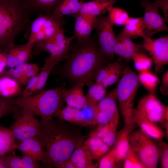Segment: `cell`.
Here are the masks:
<instances>
[{"instance_id": "33", "label": "cell", "mask_w": 168, "mask_h": 168, "mask_svg": "<svg viewBox=\"0 0 168 168\" xmlns=\"http://www.w3.org/2000/svg\"><path fill=\"white\" fill-rule=\"evenodd\" d=\"M138 77L141 84L150 93L154 94L160 82L157 76L149 70L140 72Z\"/></svg>"}, {"instance_id": "24", "label": "cell", "mask_w": 168, "mask_h": 168, "mask_svg": "<svg viewBox=\"0 0 168 168\" xmlns=\"http://www.w3.org/2000/svg\"><path fill=\"white\" fill-rule=\"evenodd\" d=\"M83 141L74 149L69 159L76 168H96V165L93 163L94 159Z\"/></svg>"}, {"instance_id": "40", "label": "cell", "mask_w": 168, "mask_h": 168, "mask_svg": "<svg viewBox=\"0 0 168 168\" xmlns=\"http://www.w3.org/2000/svg\"><path fill=\"white\" fill-rule=\"evenodd\" d=\"M123 161L124 168H145L130 147Z\"/></svg>"}, {"instance_id": "30", "label": "cell", "mask_w": 168, "mask_h": 168, "mask_svg": "<svg viewBox=\"0 0 168 168\" xmlns=\"http://www.w3.org/2000/svg\"><path fill=\"white\" fill-rule=\"evenodd\" d=\"M88 87L85 96L88 107L93 110L97 104L106 96L107 88L100 84L94 83Z\"/></svg>"}, {"instance_id": "1", "label": "cell", "mask_w": 168, "mask_h": 168, "mask_svg": "<svg viewBox=\"0 0 168 168\" xmlns=\"http://www.w3.org/2000/svg\"><path fill=\"white\" fill-rule=\"evenodd\" d=\"M40 121V130L36 137L45 152L43 166L59 168L84 140L86 137L82 133V127L53 118Z\"/></svg>"}, {"instance_id": "53", "label": "cell", "mask_w": 168, "mask_h": 168, "mask_svg": "<svg viewBox=\"0 0 168 168\" xmlns=\"http://www.w3.org/2000/svg\"><path fill=\"white\" fill-rule=\"evenodd\" d=\"M3 76H5V74L4 71L0 73V77Z\"/></svg>"}, {"instance_id": "13", "label": "cell", "mask_w": 168, "mask_h": 168, "mask_svg": "<svg viewBox=\"0 0 168 168\" xmlns=\"http://www.w3.org/2000/svg\"><path fill=\"white\" fill-rule=\"evenodd\" d=\"M40 126V120L32 115L21 112V114L9 128L16 140L19 141L36 137L39 133Z\"/></svg>"}, {"instance_id": "46", "label": "cell", "mask_w": 168, "mask_h": 168, "mask_svg": "<svg viewBox=\"0 0 168 168\" xmlns=\"http://www.w3.org/2000/svg\"><path fill=\"white\" fill-rule=\"evenodd\" d=\"M19 64L16 54V45L14 44L7 51V67L13 68Z\"/></svg>"}, {"instance_id": "14", "label": "cell", "mask_w": 168, "mask_h": 168, "mask_svg": "<svg viewBox=\"0 0 168 168\" xmlns=\"http://www.w3.org/2000/svg\"><path fill=\"white\" fill-rule=\"evenodd\" d=\"M92 112L95 126L107 124L119 113L117 101L112 93L111 92L101 100Z\"/></svg>"}, {"instance_id": "50", "label": "cell", "mask_w": 168, "mask_h": 168, "mask_svg": "<svg viewBox=\"0 0 168 168\" xmlns=\"http://www.w3.org/2000/svg\"><path fill=\"white\" fill-rule=\"evenodd\" d=\"M7 51H0V73L4 71L7 65Z\"/></svg>"}, {"instance_id": "41", "label": "cell", "mask_w": 168, "mask_h": 168, "mask_svg": "<svg viewBox=\"0 0 168 168\" xmlns=\"http://www.w3.org/2000/svg\"><path fill=\"white\" fill-rule=\"evenodd\" d=\"M124 65L122 62L105 79L101 85L107 88L116 83L122 74Z\"/></svg>"}, {"instance_id": "29", "label": "cell", "mask_w": 168, "mask_h": 168, "mask_svg": "<svg viewBox=\"0 0 168 168\" xmlns=\"http://www.w3.org/2000/svg\"><path fill=\"white\" fill-rule=\"evenodd\" d=\"M17 148L16 142L11 130L0 125V155L9 153Z\"/></svg>"}, {"instance_id": "6", "label": "cell", "mask_w": 168, "mask_h": 168, "mask_svg": "<svg viewBox=\"0 0 168 168\" xmlns=\"http://www.w3.org/2000/svg\"><path fill=\"white\" fill-rule=\"evenodd\" d=\"M129 142L130 147L145 168L157 167L160 152L156 142L139 129L132 132Z\"/></svg>"}, {"instance_id": "21", "label": "cell", "mask_w": 168, "mask_h": 168, "mask_svg": "<svg viewBox=\"0 0 168 168\" xmlns=\"http://www.w3.org/2000/svg\"><path fill=\"white\" fill-rule=\"evenodd\" d=\"M117 0H93L84 2L79 13L83 17L96 19L107 12Z\"/></svg>"}, {"instance_id": "15", "label": "cell", "mask_w": 168, "mask_h": 168, "mask_svg": "<svg viewBox=\"0 0 168 168\" xmlns=\"http://www.w3.org/2000/svg\"><path fill=\"white\" fill-rule=\"evenodd\" d=\"M143 49L142 45L134 43L131 40L124 29L116 36L114 54L126 62L132 60L134 55L138 52H142Z\"/></svg>"}, {"instance_id": "8", "label": "cell", "mask_w": 168, "mask_h": 168, "mask_svg": "<svg viewBox=\"0 0 168 168\" xmlns=\"http://www.w3.org/2000/svg\"><path fill=\"white\" fill-rule=\"evenodd\" d=\"M75 38L74 36H66L63 29L54 37L34 43L32 53L36 55L43 52L49 53L50 54L49 58L59 62L67 55L72 42Z\"/></svg>"}, {"instance_id": "25", "label": "cell", "mask_w": 168, "mask_h": 168, "mask_svg": "<svg viewBox=\"0 0 168 168\" xmlns=\"http://www.w3.org/2000/svg\"><path fill=\"white\" fill-rule=\"evenodd\" d=\"M83 0H60L53 13L52 17L58 18L63 16H73L79 12Z\"/></svg>"}, {"instance_id": "52", "label": "cell", "mask_w": 168, "mask_h": 168, "mask_svg": "<svg viewBox=\"0 0 168 168\" xmlns=\"http://www.w3.org/2000/svg\"><path fill=\"white\" fill-rule=\"evenodd\" d=\"M0 168H5V166L2 164L0 159Z\"/></svg>"}, {"instance_id": "32", "label": "cell", "mask_w": 168, "mask_h": 168, "mask_svg": "<svg viewBox=\"0 0 168 168\" xmlns=\"http://www.w3.org/2000/svg\"><path fill=\"white\" fill-rule=\"evenodd\" d=\"M124 26V29L130 38H143L145 36L143 32V17L129 18Z\"/></svg>"}, {"instance_id": "39", "label": "cell", "mask_w": 168, "mask_h": 168, "mask_svg": "<svg viewBox=\"0 0 168 168\" xmlns=\"http://www.w3.org/2000/svg\"><path fill=\"white\" fill-rule=\"evenodd\" d=\"M33 44L28 42L23 45H16V56L19 64L27 62L31 58Z\"/></svg>"}, {"instance_id": "19", "label": "cell", "mask_w": 168, "mask_h": 168, "mask_svg": "<svg viewBox=\"0 0 168 168\" xmlns=\"http://www.w3.org/2000/svg\"><path fill=\"white\" fill-rule=\"evenodd\" d=\"M132 118L137 126L152 138L158 140L162 139L164 137V133L162 130L158 125L149 120L137 107L133 109Z\"/></svg>"}, {"instance_id": "4", "label": "cell", "mask_w": 168, "mask_h": 168, "mask_svg": "<svg viewBox=\"0 0 168 168\" xmlns=\"http://www.w3.org/2000/svg\"><path fill=\"white\" fill-rule=\"evenodd\" d=\"M65 84L54 88L41 90L26 97L13 98L14 103L21 112L38 116L41 119H52L62 109L65 102L63 93Z\"/></svg>"}, {"instance_id": "11", "label": "cell", "mask_w": 168, "mask_h": 168, "mask_svg": "<svg viewBox=\"0 0 168 168\" xmlns=\"http://www.w3.org/2000/svg\"><path fill=\"white\" fill-rule=\"evenodd\" d=\"M141 5L145 10L143 32L145 36L151 38L159 32L168 31L165 20L159 12L160 5L156 1L151 3L148 0H142Z\"/></svg>"}, {"instance_id": "36", "label": "cell", "mask_w": 168, "mask_h": 168, "mask_svg": "<svg viewBox=\"0 0 168 168\" xmlns=\"http://www.w3.org/2000/svg\"><path fill=\"white\" fill-rule=\"evenodd\" d=\"M121 62V60L119 59L115 62L108 63L101 67L95 75L94 83L101 84Z\"/></svg>"}, {"instance_id": "49", "label": "cell", "mask_w": 168, "mask_h": 168, "mask_svg": "<svg viewBox=\"0 0 168 168\" xmlns=\"http://www.w3.org/2000/svg\"><path fill=\"white\" fill-rule=\"evenodd\" d=\"M159 4L160 7L162 10L167 22L168 20V0H154Z\"/></svg>"}, {"instance_id": "37", "label": "cell", "mask_w": 168, "mask_h": 168, "mask_svg": "<svg viewBox=\"0 0 168 168\" xmlns=\"http://www.w3.org/2000/svg\"><path fill=\"white\" fill-rule=\"evenodd\" d=\"M132 60L136 70L140 72L149 70L153 63L151 57L142 52L136 54Z\"/></svg>"}, {"instance_id": "44", "label": "cell", "mask_w": 168, "mask_h": 168, "mask_svg": "<svg viewBox=\"0 0 168 168\" xmlns=\"http://www.w3.org/2000/svg\"><path fill=\"white\" fill-rule=\"evenodd\" d=\"M38 74L29 79L23 89L22 97H29L36 93Z\"/></svg>"}, {"instance_id": "18", "label": "cell", "mask_w": 168, "mask_h": 168, "mask_svg": "<svg viewBox=\"0 0 168 168\" xmlns=\"http://www.w3.org/2000/svg\"><path fill=\"white\" fill-rule=\"evenodd\" d=\"M58 119L82 127L94 126L92 120L87 118L80 109L67 105L59 110L54 116Z\"/></svg>"}, {"instance_id": "12", "label": "cell", "mask_w": 168, "mask_h": 168, "mask_svg": "<svg viewBox=\"0 0 168 168\" xmlns=\"http://www.w3.org/2000/svg\"><path fill=\"white\" fill-rule=\"evenodd\" d=\"M142 46L151 56L154 65L155 72H159L168 63V36L156 39L145 36Z\"/></svg>"}, {"instance_id": "28", "label": "cell", "mask_w": 168, "mask_h": 168, "mask_svg": "<svg viewBox=\"0 0 168 168\" xmlns=\"http://www.w3.org/2000/svg\"><path fill=\"white\" fill-rule=\"evenodd\" d=\"M72 16L75 20L74 36L77 38V41L81 42L87 40L90 38V35L94 29L93 27L79 13Z\"/></svg>"}, {"instance_id": "22", "label": "cell", "mask_w": 168, "mask_h": 168, "mask_svg": "<svg viewBox=\"0 0 168 168\" xmlns=\"http://www.w3.org/2000/svg\"><path fill=\"white\" fill-rule=\"evenodd\" d=\"M119 120V113L108 123L98 126L96 129L91 132L89 136H95L99 138L111 148L115 140Z\"/></svg>"}, {"instance_id": "16", "label": "cell", "mask_w": 168, "mask_h": 168, "mask_svg": "<svg viewBox=\"0 0 168 168\" xmlns=\"http://www.w3.org/2000/svg\"><path fill=\"white\" fill-rule=\"evenodd\" d=\"M137 125L124 126L117 132L114 143L110 150L114 154L117 164L123 161L129 148V138L132 132Z\"/></svg>"}, {"instance_id": "38", "label": "cell", "mask_w": 168, "mask_h": 168, "mask_svg": "<svg viewBox=\"0 0 168 168\" xmlns=\"http://www.w3.org/2000/svg\"><path fill=\"white\" fill-rule=\"evenodd\" d=\"M20 109L14 103L13 98H8L0 96V119L11 114L18 116L20 114Z\"/></svg>"}, {"instance_id": "7", "label": "cell", "mask_w": 168, "mask_h": 168, "mask_svg": "<svg viewBox=\"0 0 168 168\" xmlns=\"http://www.w3.org/2000/svg\"><path fill=\"white\" fill-rule=\"evenodd\" d=\"M64 23L62 17L54 18L46 14H40L30 23L28 42L34 44L54 37L63 29Z\"/></svg>"}, {"instance_id": "47", "label": "cell", "mask_w": 168, "mask_h": 168, "mask_svg": "<svg viewBox=\"0 0 168 168\" xmlns=\"http://www.w3.org/2000/svg\"><path fill=\"white\" fill-rule=\"evenodd\" d=\"M15 68L16 69L23 73L39 68L36 64L29 63L27 62L20 63Z\"/></svg>"}, {"instance_id": "23", "label": "cell", "mask_w": 168, "mask_h": 168, "mask_svg": "<svg viewBox=\"0 0 168 168\" xmlns=\"http://www.w3.org/2000/svg\"><path fill=\"white\" fill-rule=\"evenodd\" d=\"M0 159L5 168H39L42 166L31 158L22 155L18 156L15 150L7 154L0 155Z\"/></svg>"}, {"instance_id": "26", "label": "cell", "mask_w": 168, "mask_h": 168, "mask_svg": "<svg viewBox=\"0 0 168 168\" xmlns=\"http://www.w3.org/2000/svg\"><path fill=\"white\" fill-rule=\"evenodd\" d=\"M83 143L94 160L99 161L111 149L101 139L95 136H89Z\"/></svg>"}, {"instance_id": "5", "label": "cell", "mask_w": 168, "mask_h": 168, "mask_svg": "<svg viewBox=\"0 0 168 168\" xmlns=\"http://www.w3.org/2000/svg\"><path fill=\"white\" fill-rule=\"evenodd\" d=\"M141 84L138 74L129 67L125 66L117 86L111 91L118 102L124 126L135 124L132 113L136 94Z\"/></svg>"}, {"instance_id": "51", "label": "cell", "mask_w": 168, "mask_h": 168, "mask_svg": "<svg viewBox=\"0 0 168 168\" xmlns=\"http://www.w3.org/2000/svg\"><path fill=\"white\" fill-rule=\"evenodd\" d=\"M59 168H76L73 163L68 159L62 164L59 167Z\"/></svg>"}, {"instance_id": "48", "label": "cell", "mask_w": 168, "mask_h": 168, "mask_svg": "<svg viewBox=\"0 0 168 168\" xmlns=\"http://www.w3.org/2000/svg\"><path fill=\"white\" fill-rule=\"evenodd\" d=\"M160 90L161 94L164 96L168 94V71L167 70L162 77V81Z\"/></svg>"}, {"instance_id": "2", "label": "cell", "mask_w": 168, "mask_h": 168, "mask_svg": "<svg viewBox=\"0 0 168 168\" xmlns=\"http://www.w3.org/2000/svg\"><path fill=\"white\" fill-rule=\"evenodd\" d=\"M77 42L67 57L65 74L72 81H81L88 87L94 83L97 71L107 63V59L101 55L94 39Z\"/></svg>"}, {"instance_id": "45", "label": "cell", "mask_w": 168, "mask_h": 168, "mask_svg": "<svg viewBox=\"0 0 168 168\" xmlns=\"http://www.w3.org/2000/svg\"><path fill=\"white\" fill-rule=\"evenodd\" d=\"M6 72L7 76L14 79L21 86L26 85L29 80L24 73L15 68H11Z\"/></svg>"}, {"instance_id": "20", "label": "cell", "mask_w": 168, "mask_h": 168, "mask_svg": "<svg viewBox=\"0 0 168 168\" xmlns=\"http://www.w3.org/2000/svg\"><path fill=\"white\" fill-rule=\"evenodd\" d=\"M84 86L83 82L78 81L71 88L64 89L63 97L67 105L80 109H85L88 107L83 91Z\"/></svg>"}, {"instance_id": "31", "label": "cell", "mask_w": 168, "mask_h": 168, "mask_svg": "<svg viewBox=\"0 0 168 168\" xmlns=\"http://www.w3.org/2000/svg\"><path fill=\"white\" fill-rule=\"evenodd\" d=\"M60 0H24L31 12L42 11L51 16Z\"/></svg>"}, {"instance_id": "9", "label": "cell", "mask_w": 168, "mask_h": 168, "mask_svg": "<svg viewBox=\"0 0 168 168\" xmlns=\"http://www.w3.org/2000/svg\"><path fill=\"white\" fill-rule=\"evenodd\" d=\"M113 26L108 16L97 17L94 26L97 35L100 52L103 57L111 60L114 55V48L116 38Z\"/></svg>"}, {"instance_id": "10", "label": "cell", "mask_w": 168, "mask_h": 168, "mask_svg": "<svg viewBox=\"0 0 168 168\" xmlns=\"http://www.w3.org/2000/svg\"><path fill=\"white\" fill-rule=\"evenodd\" d=\"M137 107L151 122L156 125L161 124L168 130V106L163 104L155 94L150 93L142 98Z\"/></svg>"}, {"instance_id": "43", "label": "cell", "mask_w": 168, "mask_h": 168, "mask_svg": "<svg viewBox=\"0 0 168 168\" xmlns=\"http://www.w3.org/2000/svg\"><path fill=\"white\" fill-rule=\"evenodd\" d=\"M158 146L161 166L162 168H168V145L162 139L156 140Z\"/></svg>"}, {"instance_id": "17", "label": "cell", "mask_w": 168, "mask_h": 168, "mask_svg": "<svg viewBox=\"0 0 168 168\" xmlns=\"http://www.w3.org/2000/svg\"><path fill=\"white\" fill-rule=\"evenodd\" d=\"M16 143L17 149L22 155L29 156L39 163H43L45 158V152L37 137L29 138Z\"/></svg>"}, {"instance_id": "35", "label": "cell", "mask_w": 168, "mask_h": 168, "mask_svg": "<svg viewBox=\"0 0 168 168\" xmlns=\"http://www.w3.org/2000/svg\"><path fill=\"white\" fill-rule=\"evenodd\" d=\"M108 12L109 18L113 25H124L130 18L128 13L120 8L112 7Z\"/></svg>"}, {"instance_id": "27", "label": "cell", "mask_w": 168, "mask_h": 168, "mask_svg": "<svg viewBox=\"0 0 168 168\" xmlns=\"http://www.w3.org/2000/svg\"><path fill=\"white\" fill-rule=\"evenodd\" d=\"M21 86L12 78L3 76L0 77V96L6 98H14L22 95Z\"/></svg>"}, {"instance_id": "3", "label": "cell", "mask_w": 168, "mask_h": 168, "mask_svg": "<svg viewBox=\"0 0 168 168\" xmlns=\"http://www.w3.org/2000/svg\"><path fill=\"white\" fill-rule=\"evenodd\" d=\"M31 12L24 0H0V51H7L17 35L29 29Z\"/></svg>"}, {"instance_id": "34", "label": "cell", "mask_w": 168, "mask_h": 168, "mask_svg": "<svg viewBox=\"0 0 168 168\" xmlns=\"http://www.w3.org/2000/svg\"><path fill=\"white\" fill-rule=\"evenodd\" d=\"M58 63L55 61L47 58L38 73L36 93L41 91L45 86L51 71Z\"/></svg>"}, {"instance_id": "42", "label": "cell", "mask_w": 168, "mask_h": 168, "mask_svg": "<svg viewBox=\"0 0 168 168\" xmlns=\"http://www.w3.org/2000/svg\"><path fill=\"white\" fill-rule=\"evenodd\" d=\"M115 157L110 150L99 160V168H115L117 167Z\"/></svg>"}]
</instances>
